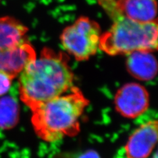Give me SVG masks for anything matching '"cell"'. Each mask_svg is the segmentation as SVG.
Returning <instances> with one entry per match:
<instances>
[{
  "label": "cell",
  "instance_id": "1",
  "mask_svg": "<svg viewBox=\"0 0 158 158\" xmlns=\"http://www.w3.org/2000/svg\"><path fill=\"white\" fill-rule=\"evenodd\" d=\"M65 53L44 48L19 79L20 98L30 109L61 96L73 87V73Z\"/></svg>",
  "mask_w": 158,
  "mask_h": 158
},
{
  "label": "cell",
  "instance_id": "2",
  "mask_svg": "<svg viewBox=\"0 0 158 158\" xmlns=\"http://www.w3.org/2000/svg\"><path fill=\"white\" fill-rule=\"evenodd\" d=\"M65 96H59L36 106L32 111V124L37 135L49 142L80 131V118L89 102L81 90L72 87Z\"/></svg>",
  "mask_w": 158,
  "mask_h": 158
},
{
  "label": "cell",
  "instance_id": "3",
  "mask_svg": "<svg viewBox=\"0 0 158 158\" xmlns=\"http://www.w3.org/2000/svg\"><path fill=\"white\" fill-rule=\"evenodd\" d=\"M110 29L102 34L99 49L110 56L128 55L157 49V22L141 23L118 15Z\"/></svg>",
  "mask_w": 158,
  "mask_h": 158
},
{
  "label": "cell",
  "instance_id": "4",
  "mask_svg": "<svg viewBox=\"0 0 158 158\" xmlns=\"http://www.w3.org/2000/svg\"><path fill=\"white\" fill-rule=\"evenodd\" d=\"M27 32V27L16 19L0 17V69L13 79L36 58Z\"/></svg>",
  "mask_w": 158,
  "mask_h": 158
},
{
  "label": "cell",
  "instance_id": "5",
  "mask_svg": "<svg viewBox=\"0 0 158 158\" xmlns=\"http://www.w3.org/2000/svg\"><path fill=\"white\" fill-rule=\"evenodd\" d=\"M101 35L100 26L97 22L81 17L63 30L60 40L64 49L81 61L96 54Z\"/></svg>",
  "mask_w": 158,
  "mask_h": 158
},
{
  "label": "cell",
  "instance_id": "6",
  "mask_svg": "<svg viewBox=\"0 0 158 158\" xmlns=\"http://www.w3.org/2000/svg\"><path fill=\"white\" fill-rule=\"evenodd\" d=\"M149 94L139 84L128 83L122 86L115 96L117 111L127 118H134L142 115L149 106Z\"/></svg>",
  "mask_w": 158,
  "mask_h": 158
},
{
  "label": "cell",
  "instance_id": "7",
  "mask_svg": "<svg viewBox=\"0 0 158 158\" xmlns=\"http://www.w3.org/2000/svg\"><path fill=\"white\" fill-rule=\"evenodd\" d=\"M157 140V121H150L142 125L129 137L125 146L127 158H147Z\"/></svg>",
  "mask_w": 158,
  "mask_h": 158
},
{
  "label": "cell",
  "instance_id": "8",
  "mask_svg": "<svg viewBox=\"0 0 158 158\" xmlns=\"http://www.w3.org/2000/svg\"><path fill=\"white\" fill-rule=\"evenodd\" d=\"M115 17L121 15L141 23L157 21L156 0H115Z\"/></svg>",
  "mask_w": 158,
  "mask_h": 158
},
{
  "label": "cell",
  "instance_id": "9",
  "mask_svg": "<svg viewBox=\"0 0 158 158\" xmlns=\"http://www.w3.org/2000/svg\"><path fill=\"white\" fill-rule=\"evenodd\" d=\"M128 56L127 68L132 77L141 81H150L156 77L157 64L152 52H135Z\"/></svg>",
  "mask_w": 158,
  "mask_h": 158
},
{
  "label": "cell",
  "instance_id": "10",
  "mask_svg": "<svg viewBox=\"0 0 158 158\" xmlns=\"http://www.w3.org/2000/svg\"><path fill=\"white\" fill-rule=\"evenodd\" d=\"M19 120L18 102L11 96L0 98V128L11 129L17 125Z\"/></svg>",
  "mask_w": 158,
  "mask_h": 158
},
{
  "label": "cell",
  "instance_id": "11",
  "mask_svg": "<svg viewBox=\"0 0 158 158\" xmlns=\"http://www.w3.org/2000/svg\"><path fill=\"white\" fill-rule=\"evenodd\" d=\"M13 78L7 73L0 69V96L8 92L11 86Z\"/></svg>",
  "mask_w": 158,
  "mask_h": 158
},
{
  "label": "cell",
  "instance_id": "12",
  "mask_svg": "<svg viewBox=\"0 0 158 158\" xmlns=\"http://www.w3.org/2000/svg\"><path fill=\"white\" fill-rule=\"evenodd\" d=\"M78 158H101L97 152L94 150H89L84 153Z\"/></svg>",
  "mask_w": 158,
  "mask_h": 158
},
{
  "label": "cell",
  "instance_id": "13",
  "mask_svg": "<svg viewBox=\"0 0 158 158\" xmlns=\"http://www.w3.org/2000/svg\"><path fill=\"white\" fill-rule=\"evenodd\" d=\"M153 158H157V152H155L154 156H153Z\"/></svg>",
  "mask_w": 158,
  "mask_h": 158
}]
</instances>
